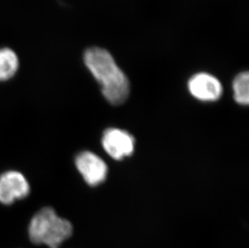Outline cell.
<instances>
[{"label": "cell", "mask_w": 249, "mask_h": 248, "mask_svg": "<svg viewBox=\"0 0 249 248\" xmlns=\"http://www.w3.org/2000/svg\"><path fill=\"white\" fill-rule=\"evenodd\" d=\"M189 91L195 99L203 102L216 101L223 94L221 82L217 77L207 73H198L188 82Z\"/></svg>", "instance_id": "cell-6"}, {"label": "cell", "mask_w": 249, "mask_h": 248, "mask_svg": "<svg viewBox=\"0 0 249 248\" xmlns=\"http://www.w3.org/2000/svg\"><path fill=\"white\" fill-rule=\"evenodd\" d=\"M30 193V185L24 174L15 170L0 175V202L12 205L17 200L26 197Z\"/></svg>", "instance_id": "cell-3"}, {"label": "cell", "mask_w": 249, "mask_h": 248, "mask_svg": "<svg viewBox=\"0 0 249 248\" xmlns=\"http://www.w3.org/2000/svg\"><path fill=\"white\" fill-rule=\"evenodd\" d=\"M85 66L101 86L105 99L120 105L130 93L129 81L110 52L99 47L88 48L83 54Z\"/></svg>", "instance_id": "cell-1"}, {"label": "cell", "mask_w": 249, "mask_h": 248, "mask_svg": "<svg viewBox=\"0 0 249 248\" xmlns=\"http://www.w3.org/2000/svg\"><path fill=\"white\" fill-rule=\"evenodd\" d=\"M73 234L71 222L57 215L56 211L45 207L38 211L31 219L28 235L31 241L49 248H59Z\"/></svg>", "instance_id": "cell-2"}, {"label": "cell", "mask_w": 249, "mask_h": 248, "mask_svg": "<svg viewBox=\"0 0 249 248\" xmlns=\"http://www.w3.org/2000/svg\"><path fill=\"white\" fill-rule=\"evenodd\" d=\"M102 143L107 153L113 159H122L132 154L134 151L133 136L120 129L110 128L105 131Z\"/></svg>", "instance_id": "cell-5"}, {"label": "cell", "mask_w": 249, "mask_h": 248, "mask_svg": "<svg viewBox=\"0 0 249 248\" xmlns=\"http://www.w3.org/2000/svg\"><path fill=\"white\" fill-rule=\"evenodd\" d=\"M19 60L17 53L7 47L0 48V82L12 79L19 70Z\"/></svg>", "instance_id": "cell-7"}, {"label": "cell", "mask_w": 249, "mask_h": 248, "mask_svg": "<svg viewBox=\"0 0 249 248\" xmlns=\"http://www.w3.org/2000/svg\"><path fill=\"white\" fill-rule=\"evenodd\" d=\"M75 164L85 181L90 186L104 182L107 175L106 163L97 155L89 151L82 152L76 157Z\"/></svg>", "instance_id": "cell-4"}, {"label": "cell", "mask_w": 249, "mask_h": 248, "mask_svg": "<svg viewBox=\"0 0 249 248\" xmlns=\"http://www.w3.org/2000/svg\"><path fill=\"white\" fill-rule=\"evenodd\" d=\"M234 99L240 105L247 106L249 103V73L242 72L233 81Z\"/></svg>", "instance_id": "cell-8"}]
</instances>
